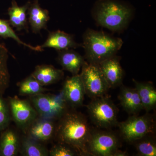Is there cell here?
I'll return each mask as SVG.
<instances>
[{
  "label": "cell",
  "instance_id": "6da1fadb",
  "mask_svg": "<svg viewBox=\"0 0 156 156\" xmlns=\"http://www.w3.org/2000/svg\"><path fill=\"white\" fill-rule=\"evenodd\" d=\"M92 131L86 117L69 108L57 120L53 140L71 147L80 156H89L88 145Z\"/></svg>",
  "mask_w": 156,
  "mask_h": 156
},
{
  "label": "cell",
  "instance_id": "7a4b0ae2",
  "mask_svg": "<svg viewBox=\"0 0 156 156\" xmlns=\"http://www.w3.org/2000/svg\"><path fill=\"white\" fill-rule=\"evenodd\" d=\"M134 14V7L122 0H97L91 10L97 25L118 33L128 28Z\"/></svg>",
  "mask_w": 156,
  "mask_h": 156
},
{
  "label": "cell",
  "instance_id": "3957f363",
  "mask_svg": "<svg viewBox=\"0 0 156 156\" xmlns=\"http://www.w3.org/2000/svg\"><path fill=\"white\" fill-rule=\"evenodd\" d=\"M83 39L84 58L87 62L91 64H98L116 55L124 43L120 38L90 28L84 32Z\"/></svg>",
  "mask_w": 156,
  "mask_h": 156
},
{
  "label": "cell",
  "instance_id": "277c9868",
  "mask_svg": "<svg viewBox=\"0 0 156 156\" xmlns=\"http://www.w3.org/2000/svg\"><path fill=\"white\" fill-rule=\"evenodd\" d=\"M29 99L38 116L57 121L70 108L62 90L58 94L41 93L30 96Z\"/></svg>",
  "mask_w": 156,
  "mask_h": 156
},
{
  "label": "cell",
  "instance_id": "5b68a950",
  "mask_svg": "<svg viewBox=\"0 0 156 156\" xmlns=\"http://www.w3.org/2000/svg\"><path fill=\"white\" fill-rule=\"evenodd\" d=\"M87 107L90 119L98 128L108 129L118 126V109L109 98H93Z\"/></svg>",
  "mask_w": 156,
  "mask_h": 156
},
{
  "label": "cell",
  "instance_id": "8992f818",
  "mask_svg": "<svg viewBox=\"0 0 156 156\" xmlns=\"http://www.w3.org/2000/svg\"><path fill=\"white\" fill-rule=\"evenodd\" d=\"M120 133L126 141L132 143L148 134H154V121L150 115L130 116L126 121L119 122Z\"/></svg>",
  "mask_w": 156,
  "mask_h": 156
},
{
  "label": "cell",
  "instance_id": "52a82bcc",
  "mask_svg": "<svg viewBox=\"0 0 156 156\" xmlns=\"http://www.w3.org/2000/svg\"><path fill=\"white\" fill-rule=\"evenodd\" d=\"M80 74L85 93L91 99L106 95L109 89L98 64L86 62Z\"/></svg>",
  "mask_w": 156,
  "mask_h": 156
},
{
  "label": "cell",
  "instance_id": "ba28073f",
  "mask_svg": "<svg viewBox=\"0 0 156 156\" xmlns=\"http://www.w3.org/2000/svg\"><path fill=\"white\" fill-rule=\"evenodd\" d=\"M120 145L119 139L113 132L92 130L88 151L89 156H112Z\"/></svg>",
  "mask_w": 156,
  "mask_h": 156
},
{
  "label": "cell",
  "instance_id": "9c48e42d",
  "mask_svg": "<svg viewBox=\"0 0 156 156\" xmlns=\"http://www.w3.org/2000/svg\"><path fill=\"white\" fill-rule=\"evenodd\" d=\"M11 118L18 128L25 131L38 117L37 113L30 101L15 96L8 99Z\"/></svg>",
  "mask_w": 156,
  "mask_h": 156
},
{
  "label": "cell",
  "instance_id": "30bf717a",
  "mask_svg": "<svg viewBox=\"0 0 156 156\" xmlns=\"http://www.w3.org/2000/svg\"><path fill=\"white\" fill-rule=\"evenodd\" d=\"M56 128V121L38 116L23 133L26 136L44 144L54 139Z\"/></svg>",
  "mask_w": 156,
  "mask_h": 156
},
{
  "label": "cell",
  "instance_id": "8fae6325",
  "mask_svg": "<svg viewBox=\"0 0 156 156\" xmlns=\"http://www.w3.org/2000/svg\"><path fill=\"white\" fill-rule=\"evenodd\" d=\"M62 90L70 108L76 109L83 106L86 93L80 74L68 77Z\"/></svg>",
  "mask_w": 156,
  "mask_h": 156
},
{
  "label": "cell",
  "instance_id": "7c38bea8",
  "mask_svg": "<svg viewBox=\"0 0 156 156\" xmlns=\"http://www.w3.org/2000/svg\"><path fill=\"white\" fill-rule=\"evenodd\" d=\"M120 60L121 57L116 55L105 59L98 64L109 89L122 85L124 73Z\"/></svg>",
  "mask_w": 156,
  "mask_h": 156
},
{
  "label": "cell",
  "instance_id": "4fadbf2b",
  "mask_svg": "<svg viewBox=\"0 0 156 156\" xmlns=\"http://www.w3.org/2000/svg\"><path fill=\"white\" fill-rule=\"evenodd\" d=\"M40 46L43 49L52 48L56 50L83 48L82 44L77 43L73 35L61 30L50 32L46 41Z\"/></svg>",
  "mask_w": 156,
  "mask_h": 156
},
{
  "label": "cell",
  "instance_id": "5bb4252c",
  "mask_svg": "<svg viewBox=\"0 0 156 156\" xmlns=\"http://www.w3.org/2000/svg\"><path fill=\"white\" fill-rule=\"evenodd\" d=\"M57 60L62 69L69 72L72 75L78 74L82 66L87 62L84 56L74 49L56 50Z\"/></svg>",
  "mask_w": 156,
  "mask_h": 156
},
{
  "label": "cell",
  "instance_id": "9a60e30c",
  "mask_svg": "<svg viewBox=\"0 0 156 156\" xmlns=\"http://www.w3.org/2000/svg\"><path fill=\"white\" fill-rule=\"evenodd\" d=\"M39 0H34L27 9L29 23L32 31L34 34L40 33L42 29H47V23L50 17L48 10L42 9Z\"/></svg>",
  "mask_w": 156,
  "mask_h": 156
},
{
  "label": "cell",
  "instance_id": "2e32d148",
  "mask_svg": "<svg viewBox=\"0 0 156 156\" xmlns=\"http://www.w3.org/2000/svg\"><path fill=\"white\" fill-rule=\"evenodd\" d=\"M118 98L121 105L129 114L136 115L143 110L139 95L135 88L122 85Z\"/></svg>",
  "mask_w": 156,
  "mask_h": 156
},
{
  "label": "cell",
  "instance_id": "e0dca14e",
  "mask_svg": "<svg viewBox=\"0 0 156 156\" xmlns=\"http://www.w3.org/2000/svg\"><path fill=\"white\" fill-rule=\"evenodd\" d=\"M0 135V156H16L19 152L20 139L17 132L7 128Z\"/></svg>",
  "mask_w": 156,
  "mask_h": 156
},
{
  "label": "cell",
  "instance_id": "ac0fdd59",
  "mask_svg": "<svg viewBox=\"0 0 156 156\" xmlns=\"http://www.w3.org/2000/svg\"><path fill=\"white\" fill-rule=\"evenodd\" d=\"M31 75L42 86H48L57 83L64 76L62 70L56 69L52 65L37 66Z\"/></svg>",
  "mask_w": 156,
  "mask_h": 156
},
{
  "label": "cell",
  "instance_id": "d6986e66",
  "mask_svg": "<svg viewBox=\"0 0 156 156\" xmlns=\"http://www.w3.org/2000/svg\"><path fill=\"white\" fill-rule=\"evenodd\" d=\"M135 88L140 99L143 110L147 113L156 106V89L151 82H138L133 79Z\"/></svg>",
  "mask_w": 156,
  "mask_h": 156
},
{
  "label": "cell",
  "instance_id": "ffe728a7",
  "mask_svg": "<svg viewBox=\"0 0 156 156\" xmlns=\"http://www.w3.org/2000/svg\"><path fill=\"white\" fill-rule=\"evenodd\" d=\"M31 2L28 1L24 5L19 6L16 0H12L11 6L8 9L9 22L17 31L27 30L26 12Z\"/></svg>",
  "mask_w": 156,
  "mask_h": 156
},
{
  "label": "cell",
  "instance_id": "44dd1931",
  "mask_svg": "<svg viewBox=\"0 0 156 156\" xmlns=\"http://www.w3.org/2000/svg\"><path fill=\"white\" fill-rule=\"evenodd\" d=\"M19 152L23 156H49V151L44 144L26 135L20 139Z\"/></svg>",
  "mask_w": 156,
  "mask_h": 156
},
{
  "label": "cell",
  "instance_id": "7402d4cb",
  "mask_svg": "<svg viewBox=\"0 0 156 156\" xmlns=\"http://www.w3.org/2000/svg\"><path fill=\"white\" fill-rule=\"evenodd\" d=\"M9 52L0 43V95H3L9 87L10 75L8 66Z\"/></svg>",
  "mask_w": 156,
  "mask_h": 156
},
{
  "label": "cell",
  "instance_id": "603a6c76",
  "mask_svg": "<svg viewBox=\"0 0 156 156\" xmlns=\"http://www.w3.org/2000/svg\"><path fill=\"white\" fill-rule=\"evenodd\" d=\"M17 86L19 95L22 96H34L44 93L47 90L31 75L18 83Z\"/></svg>",
  "mask_w": 156,
  "mask_h": 156
},
{
  "label": "cell",
  "instance_id": "cb8c5ba5",
  "mask_svg": "<svg viewBox=\"0 0 156 156\" xmlns=\"http://www.w3.org/2000/svg\"><path fill=\"white\" fill-rule=\"evenodd\" d=\"M153 134H148L135 140L134 144L138 155L156 156V140Z\"/></svg>",
  "mask_w": 156,
  "mask_h": 156
},
{
  "label": "cell",
  "instance_id": "d4e9b609",
  "mask_svg": "<svg viewBox=\"0 0 156 156\" xmlns=\"http://www.w3.org/2000/svg\"><path fill=\"white\" fill-rule=\"evenodd\" d=\"M0 37L4 39L9 38L13 39L19 44L23 45L24 47L29 48L34 51L38 52L43 51V48H41L40 46L34 47L21 41L13 29L11 28L9 20L0 19Z\"/></svg>",
  "mask_w": 156,
  "mask_h": 156
},
{
  "label": "cell",
  "instance_id": "484cf974",
  "mask_svg": "<svg viewBox=\"0 0 156 156\" xmlns=\"http://www.w3.org/2000/svg\"><path fill=\"white\" fill-rule=\"evenodd\" d=\"M11 119L8 101L0 95V132L9 128Z\"/></svg>",
  "mask_w": 156,
  "mask_h": 156
},
{
  "label": "cell",
  "instance_id": "4316f807",
  "mask_svg": "<svg viewBox=\"0 0 156 156\" xmlns=\"http://www.w3.org/2000/svg\"><path fill=\"white\" fill-rule=\"evenodd\" d=\"M50 156H80L79 152L71 147L57 143L49 151Z\"/></svg>",
  "mask_w": 156,
  "mask_h": 156
},
{
  "label": "cell",
  "instance_id": "83f0119b",
  "mask_svg": "<svg viewBox=\"0 0 156 156\" xmlns=\"http://www.w3.org/2000/svg\"><path fill=\"white\" fill-rule=\"evenodd\" d=\"M128 154L126 151H122L117 150L113 154L112 156H128Z\"/></svg>",
  "mask_w": 156,
  "mask_h": 156
}]
</instances>
